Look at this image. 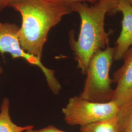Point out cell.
Returning <instances> with one entry per match:
<instances>
[{"instance_id": "1", "label": "cell", "mask_w": 132, "mask_h": 132, "mask_svg": "<svg viewBox=\"0 0 132 132\" xmlns=\"http://www.w3.org/2000/svg\"><path fill=\"white\" fill-rule=\"evenodd\" d=\"M10 7L22 17L18 35L22 48L40 59L51 29L72 12L64 0H14Z\"/></svg>"}, {"instance_id": "2", "label": "cell", "mask_w": 132, "mask_h": 132, "mask_svg": "<svg viewBox=\"0 0 132 132\" xmlns=\"http://www.w3.org/2000/svg\"><path fill=\"white\" fill-rule=\"evenodd\" d=\"M118 0H100L89 5L82 3L70 5L72 11L79 14L81 25L77 40L75 31L69 33V43L77 63V68L85 75L91 58L95 52L109 45L110 32L105 29L106 14L112 12Z\"/></svg>"}, {"instance_id": "3", "label": "cell", "mask_w": 132, "mask_h": 132, "mask_svg": "<svg viewBox=\"0 0 132 132\" xmlns=\"http://www.w3.org/2000/svg\"><path fill=\"white\" fill-rule=\"evenodd\" d=\"M114 56V47L108 45L91 58L87 67L83 89L79 96L92 102L107 103L112 100L114 89L110 70Z\"/></svg>"}, {"instance_id": "4", "label": "cell", "mask_w": 132, "mask_h": 132, "mask_svg": "<svg viewBox=\"0 0 132 132\" xmlns=\"http://www.w3.org/2000/svg\"><path fill=\"white\" fill-rule=\"evenodd\" d=\"M119 107L111 101L107 103L92 102L78 96L70 98L62 113L66 123L80 127L117 117Z\"/></svg>"}, {"instance_id": "5", "label": "cell", "mask_w": 132, "mask_h": 132, "mask_svg": "<svg viewBox=\"0 0 132 132\" xmlns=\"http://www.w3.org/2000/svg\"><path fill=\"white\" fill-rule=\"evenodd\" d=\"M19 27L16 24L0 22V52L9 53L13 59L23 58L29 64L37 66L45 76L47 85L54 94H58L62 86L54 71L43 64L41 59L26 52L19 40Z\"/></svg>"}, {"instance_id": "6", "label": "cell", "mask_w": 132, "mask_h": 132, "mask_svg": "<svg viewBox=\"0 0 132 132\" xmlns=\"http://www.w3.org/2000/svg\"><path fill=\"white\" fill-rule=\"evenodd\" d=\"M123 64L113 73L116 84L112 101L120 107L132 99V46L123 57Z\"/></svg>"}, {"instance_id": "7", "label": "cell", "mask_w": 132, "mask_h": 132, "mask_svg": "<svg viewBox=\"0 0 132 132\" xmlns=\"http://www.w3.org/2000/svg\"><path fill=\"white\" fill-rule=\"evenodd\" d=\"M120 12L122 14L121 31L114 47V60L122 59L125 53L132 46V6L126 0H118L112 14Z\"/></svg>"}, {"instance_id": "8", "label": "cell", "mask_w": 132, "mask_h": 132, "mask_svg": "<svg viewBox=\"0 0 132 132\" xmlns=\"http://www.w3.org/2000/svg\"><path fill=\"white\" fill-rule=\"evenodd\" d=\"M10 100L4 98L1 106L0 132H24L34 128L32 125L21 126L15 124L10 116Z\"/></svg>"}, {"instance_id": "9", "label": "cell", "mask_w": 132, "mask_h": 132, "mask_svg": "<svg viewBox=\"0 0 132 132\" xmlns=\"http://www.w3.org/2000/svg\"><path fill=\"white\" fill-rule=\"evenodd\" d=\"M81 132H121L117 117L80 127Z\"/></svg>"}, {"instance_id": "10", "label": "cell", "mask_w": 132, "mask_h": 132, "mask_svg": "<svg viewBox=\"0 0 132 132\" xmlns=\"http://www.w3.org/2000/svg\"><path fill=\"white\" fill-rule=\"evenodd\" d=\"M121 132L132 126V99L119 107L117 116Z\"/></svg>"}, {"instance_id": "11", "label": "cell", "mask_w": 132, "mask_h": 132, "mask_svg": "<svg viewBox=\"0 0 132 132\" xmlns=\"http://www.w3.org/2000/svg\"><path fill=\"white\" fill-rule=\"evenodd\" d=\"M25 132H67L58 129L53 125H49L46 127L43 128L39 130H35L34 128L29 129Z\"/></svg>"}, {"instance_id": "12", "label": "cell", "mask_w": 132, "mask_h": 132, "mask_svg": "<svg viewBox=\"0 0 132 132\" xmlns=\"http://www.w3.org/2000/svg\"><path fill=\"white\" fill-rule=\"evenodd\" d=\"M65 3L69 6L70 5L77 3H82L84 2H89L92 4H94L95 3L98 2L100 0H64Z\"/></svg>"}, {"instance_id": "13", "label": "cell", "mask_w": 132, "mask_h": 132, "mask_svg": "<svg viewBox=\"0 0 132 132\" xmlns=\"http://www.w3.org/2000/svg\"><path fill=\"white\" fill-rule=\"evenodd\" d=\"M14 0H0V13L7 7H10Z\"/></svg>"}, {"instance_id": "14", "label": "cell", "mask_w": 132, "mask_h": 132, "mask_svg": "<svg viewBox=\"0 0 132 132\" xmlns=\"http://www.w3.org/2000/svg\"><path fill=\"white\" fill-rule=\"evenodd\" d=\"M132 132V126L128 128L127 130H126L125 131H124V132Z\"/></svg>"}, {"instance_id": "15", "label": "cell", "mask_w": 132, "mask_h": 132, "mask_svg": "<svg viewBox=\"0 0 132 132\" xmlns=\"http://www.w3.org/2000/svg\"><path fill=\"white\" fill-rule=\"evenodd\" d=\"M3 72V69L2 67L0 66V76L2 74Z\"/></svg>"}, {"instance_id": "16", "label": "cell", "mask_w": 132, "mask_h": 132, "mask_svg": "<svg viewBox=\"0 0 132 132\" xmlns=\"http://www.w3.org/2000/svg\"><path fill=\"white\" fill-rule=\"evenodd\" d=\"M126 1L130 4V5H131L132 6V0H126Z\"/></svg>"}]
</instances>
